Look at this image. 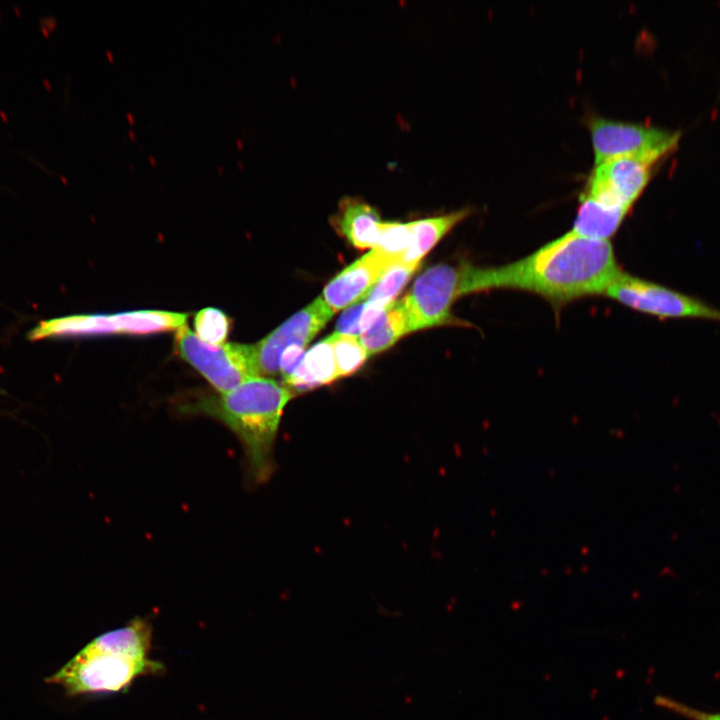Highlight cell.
I'll use <instances>...</instances> for the list:
<instances>
[{
    "instance_id": "cell-1",
    "label": "cell",
    "mask_w": 720,
    "mask_h": 720,
    "mask_svg": "<svg viewBox=\"0 0 720 720\" xmlns=\"http://www.w3.org/2000/svg\"><path fill=\"white\" fill-rule=\"evenodd\" d=\"M621 271L610 241L571 231L514 262L490 267L465 263L464 296L495 289L534 293L560 309L604 295Z\"/></svg>"
},
{
    "instance_id": "cell-2",
    "label": "cell",
    "mask_w": 720,
    "mask_h": 720,
    "mask_svg": "<svg viewBox=\"0 0 720 720\" xmlns=\"http://www.w3.org/2000/svg\"><path fill=\"white\" fill-rule=\"evenodd\" d=\"M294 396L284 385L259 376L225 393L200 394L178 409L184 414L213 417L226 425L243 447L249 482L261 485L275 471L274 447L282 413Z\"/></svg>"
},
{
    "instance_id": "cell-3",
    "label": "cell",
    "mask_w": 720,
    "mask_h": 720,
    "mask_svg": "<svg viewBox=\"0 0 720 720\" xmlns=\"http://www.w3.org/2000/svg\"><path fill=\"white\" fill-rule=\"evenodd\" d=\"M152 636L148 619L134 617L93 639L47 681L69 696L124 692L139 677L165 672L150 657Z\"/></svg>"
},
{
    "instance_id": "cell-4",
    "label": "cell",
    "mask_w": 720,
    "mask_h": 720,
    "mask_svg": "<svg viewBox=\"0 0 720 720\" xmlns=\"http://www.w3.org/2000/svg\"><path fill=\"white\" fill-rule=\"evenodd\" d=\"M187 317L184 313L151 310L72 315L40 322L28 333V338L37 341L51 337L154 334L178 329Z\"/></svg>"
},
{
    "instance_id": "cell-5",
    "label": "cell",
    "mask_w": 720,
    "mask_h": 720,
    "mask_svg": "<svg viewBox=\"0 0 720 720\" xmlns=\"http://www.w3.org/2000/svg\"><path fill=\"white\" fill-rule=\"evenodd\" d=\"M595 165L617 159L638 158L651 164L670 153L681 133L657 127L615 121L601 116L587 119Z\"/></svg>"
},
{
    "instance_id": "cell-6",
    "label": "cell",
    "mask_w": 720,
    "mask_h": 720,
    "mask_svg": "<svg viewBox=\"0 0 720 720\" xmlns=\"http://www.w3.org/2000/svg\"><path fill=\"white\" fill-rule=\"evenodd\" d=\"M175 342L179 355L220 393L260 376L254 345H211L190 331L186 324L177 329Z\"/></svg>"
},
{
    "instance_id": "cell-7",
    "label": "cell",
    "mask_w": 720,
    "mask_h": 720,
    "mask_svg": "<svg viewBox=\"0 0 720 720\" xmlns=\"http://www.w3.org/2000/svg\"><path fill=\"white\" fill-rule=\"evenodd\" d=\"M465 263H441L418 276L402 298L410 332L442 325H466L452 314V306L464 296Z\"/></svg>"
},
{
    "instance_id": "cell-8",
    "label": "cell",
    "mask_w": 720,
    "mask_h": 720,
    "mask_svg": "<svg viewBox=\"0 0 720 720\" xmlns=\"http://www.w3.org/2000/svg\"><path fill=\"white\" fill-rule=\"evenodd\" d=\"M604 296L659 319H699L720 323L719 308L622 270Z\"/></svg>"
},
{
    "instance_id": "cell-9",
    "label": "cell",
    "mask_w": 720,
    "mask_h": 720,
    "mask_svg": "<svg viewBox=\"0 0 720 720\" xmlns=\"http://www.w3.org/2000/svg\"><path fill=\"white\" fill-rule=\"evenodd\" d=\"M652 166L651 163L632 157L595 165L582 196L628 213L647 186Z\"/></svg>"
},
{
    "instance_id": "cell-10",
    "label": "cell",
    "mask_w": 720,
    "mask_h": 720,
    "mask_svg": "<svg viewBox=\"0 0 720 720\" xmlns=\"http://www.w3.org/2000/svg\"><path fill=\"white\" fill-rule=\"evenodd\" d=\"M333 314L319 296L254 345L260 376L277 374L282 353L291 346L305 348Z\"/></svg>"
},
{
    "instance_id": "cell-11",
    "label": "cell",
    "mask_w": 720,
    "mask_h": 720,
    "mask_svg": "<svg viewBox=\"0 0 720 720\" xmlns=\"http://www.w3.org/2000/svg\"><path fill=\"white\" fill-rule=\"evenodd\" d=\"M397 263L373 248L331 279L321 297L333 313L350 307L363 301L379 278Z\"/></svg>"
},
{
    "instance_id": "cell-12",
    "label": "cell",
    "mask_w": 720,
    "mask_h": 720,
    "mask_svg": "<svg viewBox=\"0 0 720 720\" xmlns=\"http://www.w3.org/2000/svg\"><path fill=\"white\" fill-rule=\"evenodd\" d=\"M381 222L377 209L356 197L341 199L331 218L335 230L358 249L374 248Z\"/></svg>"
},
{
    "instance_id": "cell-13",
    "label": "cell",
    "mask_w": 720,
    "mask_h": 720,
    "mask_svg": "<svg viewBox=\"0 0 720 720\" xmlns=\"http://www.w3.org/2000/svg\"><path fill=\"white\" fill-rule=\"evenodd\" d=\"M472 210L463 208L447 214L415 220L409 223L410 244L402 262L420 263L421 259Z\"/></svg>"
},
{
    "instance_id": "cell-14",
    "label": "cell",
    "mask_w": 720,
    "mask_h": 720,
    "mask_svg": "<svg viewBox=\"0 0 720 720\" xmlns=\"http://www.w3.org/2000/svg\"><path fill=\"white\" fill-rule=\"evenodd\" d=\"M410 333L403 300L389 304L373 323L359 336L368 356L393 346L402 336Z\"/></svg>"
},
{
    "instance_id": "cell-15",
    "label": "cell",
    "mask_w": 720,
    "mask_h": 720,
    "mask_svg": "<svg viewBox=\"0 0 720 720\" xmlns=\"http://www.w3.org/2000/svg\"><path fill=\"white\" fill-rule=\"evenodd\" d=\"M627 212L606 207L582 196L571 232L586 238L606 240L615 234Z\"/></svg>"
},
{
    "instance_id": "cell-16",
    "label": "cell",
    "mask_w": 720,
    "mask_h": 720,
    "mask_svg": "<svg viewBox=\"0 0 720 720\" xmlns=\"http://www.w3.org/2000/svg\"><path fill=\"white\" fill-rule=\"evenodd\" d=\"M419 264L399 262L391 266L372 287L364 302L369 306L384 310L395 301V297L405 287Z\"/></svg>"
},
{
    "instance_id": "cell-17",
    "label": "cell",
    "mask_w": 720,
    "mask_h": 720,
    "mask_svg": "<svg viewBox=\"0 0 720 720\" xmlns=\"http://www.w3.org/2000/svg\"><path fill=\"white\" fill-rule=\"evenodd\" d=\"M301 363L313 388L330 384L339 378L330 337L308 350Z\"/></svg>"
},
{
    "instance_id": "cell-18",
    "label": "cell",
    "mask_w": 720,
    "mask_h": 720,
    "mask_svg": "<svg viewBox=\"0 0 720 720\" xmlns=\"http://www.w3.org/2000/svg\"><path fill=\"white\" fill-rule=\"evenodd\" d=\"M338 377L348 376L357 371L366 361L368 354L359 337L334 332L329 336Z\"/></svg>"
},
{
    "instance_id": "cell-19",
    "label": "cell",
    "mask_w": 720,
    "mask_h": 720,
    "mask_svg": "<svg viewBox=\"0 0 720 720\" xmlns=\"http://www.w3.org/2000/svg\"><path fill=\"white\" fill-rule=\"evenodd\" d=\"M196 335L211 345H223L230 330V319L221 310L207 307L194 317Z\"/></svg>"
},
{
    "instance_id": "cell-20",
    "label": "cell",
    "mask_w": 720,
    "mask_h": 720,
    "mask_svg": "<svg viewBox=\"0 0 720 720\" xmlns=\"http://www.w3.org/2000/svg\"><path fill=\"white\" fill-rule=\"evenodd\" d=\"M410 244L409 223L381 222L374 248L396 262H402Z\"/></svg>"
},
{
    "instance_id": "cell-21",
    "label": "cell",
    "mask_w": 720,
    "mask_h": 720,
    "mask_svg": "<svg viewBox=\"0 0 720 720\" xmlns=\"http://www.w3.org/2000/svg\"><path fill=\"white\" fill-rule=\"evenodd\" d=\"M655 705L678 714L689 720H720V712H709L688 706L680 701L666 697L656 696Z\"/></svg>"
},
{
    "instance_id": "cell-22",
    "label": "cell",
    "mask_w": 720,
    "mask_h": 720,
    "mask_svg": "<svg viewBox=\"0 0 720 720\" xmlns=\"http://www.w3.org/2000/svg\"><path fill=\"white\" fill-rule=\"evenodd\" d=\"M363 311V301H360L346 309L340 316L336 325V333L359 337L360 318Z\"/></svg>"
},
{
    "instance_id": "cell-23",
    "label": "cell",
    "mask_w": 720,
    "mask_h": 720,
    "mask_svg": "<svg viewBox=\"0 0 720 720\" xmlns=\"http://www.w3.org/2000/svg\"><path fill=\"white\" fill-rule=\"evenodd\" d=\"M304 355L305 348L300 346H291L282 353L279 362V373L281 374L283 380L293 372L303 359Z\"/></svg>"
}]
</instances>
